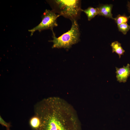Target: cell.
Instances as JSON below:
<instances>
[{"mask_svg":"<svg viewBox=\"0 0 130 130\" xmlns=\"http://www.w3.org/2000/svg\"><path fill=\"white\" fill-rule=\"evenodd\" d=\"M41 124L37 130H81L76 112L64 100L57 97L44 99L34 106Z\"/></svg>","mask_w":130,"mask_h":130,"instance_id":"1","label":"cell"},{"mask_svg":"<svg viewBox=\"0 0 130 130\" xmlns=\"http://www.w3.org/2000/svg\"><path fill=\"white\" fill-rule=\"evenodd\" d=\"M52 10L60 16L69 19L71 21L80 18L82 11L81 1L79 0H47Z\"/></svg>","mask_w":130,"mask_h":130,"instance_id":"2","label":"cell"},{"mask_svg":"<svg viewBox=\"0 0 130 130\" xmlns=\"http://www.w3.org/2000/svg\"><path fill=\"white\" fill-rule=\"evenodd\" d=\"M72 25L70 30L60 36L57 37L53 31L52 32L53 48H69L73 45L78 43L80 40V32L77 21H72Z\"/></svg>","mask_w":130,"mask_h":130,"instance_id":"3","label":"cell"},{"mask_svg":"<svg viewBox=\"0 0 130 130\" xmlns=\"http://www.w3.org/2000/svg\"><path fill=\"white\" fill-rule=\"evenodd\" d=\"M60 15L57 14L52 10L46 9L42 16V20L36 26L29 30L32 36L36 31L39 32L46 29H50L53 31V28L58 26L57 19Z\"/></svg>","mask_w":130,"mask_h":130,"instance_id":"4","label":"cell"},{"mask_svg":"<svg viewBox=\"0 0 130 130\" xmlns=\"http://www.w3.org/2000/svg\"><path fill=\"white\" fill-rule=\"evenodd\" d=\"M130 65L128 64L126 66L118 68L116 67V77L117 81L120 82L125 83L126 82L130 75Z\"/></svg>","mask_w":130,"mask_h":130,"instance_id":"5","label":"cell"},{"mask_svg":"<svg viewBox=\"0 0 130 130\" xmlns=\"http://www.w3.org/2000/svg\"><path fill=\"white\" fill-rule=\"evenodd\" d=\"M112 7L113 5L111 4L100 5L97 8L98 11V15L114 20L111 13Z\"/></svg>","mask_w":130,"mask_h":130,"instance_id":"6","label":"cell"},{"mask_svg":"<svg viewBox=\"0 0 130 130\" xmlns=\"http://www.w3.org/2000/svg\"><path fill=\"white\" fill-rule=\"evenodd\" d=\"M110 46L112 49V52H115L117 54L120 58L125 52L122 48L121 44L117 41H115L112 43Z\"/></svg>","mask_w":130,"mask_h":130,"instance_id":"7","label":"cell"},{"mask_svg":"<svg viewBox=\"0 0 130 130\" xmlns=\"http://www.w3.org/2000/svg\"><path fill=\"white\" fill-rule=\"evenodd\" d=\"M82 11L86 14L88 20H91L96 15H98V12L97 8L90 6L84 10L82 9Z\"/></svg>","mask_w":130,"mask_h":130,"instance_id":"8","label":"cell"},{"mask_svg":"<svg viewBox=\"0 0 130 130\" xmlns=\"http://www.w3.org/2000/svg\"><path fill=\"white\" fill-rule=\"evenodd\" d=\"M29 123L32 130H37L40 126V120L38 116L35 115L30 119Z\"/></svg>","mask_w":130,"mask_h":130,"instance_id":"9","label":"cell"},{"mask_svg":"<svg viewBox=\"0 0 130 130\" xmlns=\"http://www.w3.org/2000/svg\"><path fill=\"white\" fill-rule=\"evenodd\" d=\"M130 18L129 16L128 17L125 15L119 14L116 17L114 18V20L117 25L122 23H127Z\"/></svg>","mask_w":130,"mask_h":130,"instance_id":"10","label":"cell"},{"mask_svg":"<svg viewBox=\"0 0 130 130\" xmlns=\"http://www.w3.org/2000/svg\"><path fill=\"white\" fill-rule=\"evenodd\" d=\"M117 26L119 31L124 35L126 34L130 29V25H129L127 23L117 25Z\"/></svg>","mask_w":130,"mask_h":130,"instance_id":"11","label":"cell"},{"mask_svg":"<svg viewBox=\"0 0 130 130\" xmlns=\"http://www.w3.org/2000/svg\"><path fill=\"white\" fill-rule=\"evenodd\" d=\"M0 124L3 126L5 127L6 130H10L11 125L10 123H7L0 116Z\"/></svg>","mask_w":130,"mask_h":130,"instance_id":"12","label":"cell"},{"mask_svg":"<svg viewBox=\"0 0 130 130\" xmlns=\"http://www.w3.org/2000/svg\"><path fill=\"white\" fill-rule=\"evenodd\" d=\"M127 6L129 13H130V2H128V3ZM130 18V16H129Z\"/></svg>","mask_w":130,"mask_h":130,"instance_id":"13","label":"cell"}]
</instances>
